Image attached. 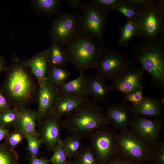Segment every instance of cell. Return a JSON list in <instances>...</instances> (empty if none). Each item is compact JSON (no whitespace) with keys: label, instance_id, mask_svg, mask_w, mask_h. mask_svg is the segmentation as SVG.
I'll list each match as a JSON object with an SVG mask.
<instances>
[{"label":"cell","instance_id":"6da1fadb","mask_svg":"<svg viewBox=\"0 0 164 164\" xmlns=\"http://www.w3.org/2000/svg\"><path fill=\"white\" fill-rule=\"evenodd\" d=\"M25 61L13 55L1 90L12 107L27 108L37 101L39 85Z\"/></svg>","mask_w":164,"mask_h":164},{"label":"cell","instance_id":"7a4b0ae2","mask_svg":"<svg viewBox=\"0 0 164 164\" xmlns=\"http://www.w3.org/2000/svg\"><path fill=\"white\" fill-rule=\"evenodd\" d=\"M103 110L102 106L89 99L66 116L62 121V127L70 135L82 139L88 137L94 130L110 123Z\"/></svg>","mask_w":164,"mask_h":164},{"label":"cell","instance_id":"3957f363","mask_svg":"<svg viewBox=\"0 0 164 164\" xmlns=\"http://www.w3.org/2000/svg\"><path fill=\"white\" fill-rule=\"evenodd\" d=\"M103 39L80 32L66 46L69 62L80 73L96 67L101 59Z\"/></svg>","mask_w":164,"mask_h":164},{"label":"cell","instance_id":"277c9868","mask_svg":"<svg viewBox=\"0 0 164 164\" xmlns=\"http://www.w3.org/2000/svg\"><path fill=\"white\" fill-rule=\"evenodd\" d=\"M164 37L145 40L134 48V54L145 71L151 76V82L164 90Z\"/></svg>","mask_w":164,"mask_h":164},{"label":"cell","instance_id":"5b68a950","mask_svg":"<svg viewBox=\"0 0 164 164\" xmlns=\"http://www.w3.org/2000/svg\"><path fill=\"white\" fill-rule=\"evenodd\" d=\"M132 20L138 26L136 36L149 41L164 37V1L155 0L148 8L137 12Z\"/></svg>","mask_w":164,"mask_h":164},{"label":"cell","instance_id":"8992f818","mask_svg":"<svg viewBox=\"0 0 164 164\" xmlns=\"http://www.w3.org/2000/svg\"><path fill=\"white\" fill-rule=\"evenodd\" d=\"M116 146L118 155L138 164L151 162L152 146L141 138L130 129L117 134Z\"/></svg>","mask_w":164,"mask_h":164},{"label":"cell","instance_id":"52a82bcc","mask_svg":"<svg viewBox=\"0 0 164 164\" xmlns=\"http://www.w3.org/2000/svg\"><path fill=\"white\" fill-rule=\"evenodd\" d=\"M81 15L78 12L59 13L48 31L52 40L66 46L80 31Z\"/></svg>","mask_w":164,"mask_h":164},{"label":"cell","instance_id":"ba28073f","mask_svg":"<svg viewBox=\"0 0 164 164\" xmlns=\"http://www.w3.org/2000/svg\"><path fill=\"white\" fill-rule=\"evenodd\" d=\"M81 8L80 32L103 39L109 11L92 0Z\"/></svg>","mask_w":164,"mask_h":164},{"label":"cell","instance_id":"9c48e42d","mask_svg":"<svg viewBox=\"0 0 164 164\" xmlns=\"http://www.w3.org/2000/svg\"><path fill=\"white\" fill-rule=\"evenodd\" d=\"M133 61L125 54L103 48L101 57L97 68V76L111 80L131 67Z\"/></svg>","mask_w":164,"mask_h":164},{"label":"cell","instance_id":"30bf717a","mask_svg":"<svg viewBox=\"0 0 164 164\" xmlns=\"http://www.w3.org/2000/svg\"><path fill=\"white\" fill-rule=\"evenodd\" d=\"M117 134L114 128L104 126L88 136L91 146L100 164H105L117 155L116 146Z\"/></svg>","mask_w":164,"mask_h":164},{"label":"cell","instance_id":"8fae6325","mask_svg":"<svg viewBox=\"0 0 164 164\" xmlns=\"http://www.w3.org/2000/svg\"><path fill=\"white\" fill-rule=\"evenodd\" d=\"M61 118L50 113L38 123V137L49 151H53L60 140Z\"/></svg>","mask_w":164,"mask_h":164},{"label":"cell","instance_id":"7c38bea8","mask_svg":"<svg viewBox=\"0 0 164 164\" xmlns=\"http://www.w3.org/2000/svg\"><path fill=\"white\" fill-rule=\"evenodd\" d=\"M163 127L162 121L158 119L139 116L132 118L129 126L134 133L152 146L158 142Z\"/></svg>","mask_w":164,"mask_h":164},{"label":"cell","instance_id":"4fadbf2b","mask_svg":"<svg viewBox=\"0 0 164 164\" xmlns=\"http://www.w3.org/2000/svg\"><path fill=\"white\" fill-rule=\"evenodd\" d=\"M145 72L141 67H130L112 81L111 87L125 96L132 93L143 86V75Z\"/></svg>","mask_w":164,"mask_h":164},{"label":"cell","instance_id":"5bb4252c","mask_svg":"<svg viewBox=\"0 0 164 164\" xmlns=\"http://www.w3.org/2000/svg\"><path fill=\"white\" fill-rule=\"evenodd\" d=\"M59 94L57 87L52 84L46 78L43 82L39 85L37 100L38 106L36 111V121L38 123L51 113Z\"/></svg>","mask_w":164,"mask_h":164},{"label":"cell","instance_id":"9a60e30c","mask_svg":"<svg viewBox=\"0 0 164 164\" xmlns=\"http://www.w3.org/2000/svg\"><path fill=\"white\" fill-rule=\"evenodd\" d=\"M130 105L126 101L108 105L105 113L110 123H111L116 131L120 132L128 129L132 118Z\"/></svg>","mask_w":164,"mask_h":164},{"label":"cell","instance_id":"2e32d148","mask_svg":"<svg viewBox=\"0 0 164 164\" xmlns=\"http://www.w3.org/2000/svg\"><path fill=\"white\" fill-rule=\"evenodd\" d=\"M89 99V97L87 96H76L59 94L51 113L62 118L72 112Z\"/></svg>","mask_w":164,"mask_h":164},{"label":"cell","instance_id":"e0dca14e","mask_svg":"<svg viewBox=\"0 0 164 164\" xmlns=\"http://www.w3.org/2000/svg\"><path fill=\"white\" fill-rule=\"evenodd\" d=\"M131 114L134 116L149 117L158 119L162 116L161 100L157 98L144 97L142 102L137 106H130Z\"/></svg>","mask_w":164,"mask_h":164},{"label":"cell","instance_id":"ac0fdd59","mask_svg":"<svg viewBox=\"0 0 164 164\" xmlns=\"http://www.w3.org/2000/svg\"><path fill=\"white\" fill-rule=\"evenodd\" d=\"M25 63L39 85L40 84L46 79L48 68L47 49L37 53L31 58L25 60Z\"/></svg>","mask_w":164,"mask_h":164},{"label":"cell","instance_id":"d6986e66","mask_svg":"<svg viewBox=\"0 0 164 164\" xmlns=\"http://www.w3.org/2000/svg\"><path fill=\"white\" fill-rule=\"evenodd\" d=\"M86 90L87 95L92 100L97 102H105L109 93L112 90L106 80L97 76L86 77Z\"/></svg>","mask_w":164,"mask_h":164},{"label":"cell","instance_id":"ffe728a7","mask_svg":"<svg viewBox=\"0 0 164 164\" xmlns=\"http://www.w3.org/2000/svg\"><path fill=\"white\" fill-rule=\"evenodd\" d=\"M84 73H80L77 78L65 82L57 87L59 94L76 96H87L86 90L87 79Z\"/></svg>","mask_w":164,"mask_h":164},{"label":"cell","instance_id":"44dd1931","mask_svg":"<svg viewBox=\"0 0 164 164\" xmlns=\"http://www.w3.org/2000/svg\"><path fill=\"white\" fill-rule=\"evenodd\" d=\"M17 108L19 111V119L15 128L19 129L26 135H32L38 136L36 130V111L31 110L27 108Z\"/></svg>","mask_w":164,"mask_h":164},{"label":"cell","instance_id":"7402d4cb","mask_svg":"<svg viewBox=\"0 0 164 164\" xmlns=\"http://www.w3.org/2000/svg\"><path fill=\"white\" fill-rule=\"evenodd\" d=\"M48 51V67L65 68L69 62L67 51L64 46L52 40Z\"/></svg>","mask_w":164,"mask_h":164},{"label":"cell","instance_id":"603a6c76","mask_svg":"<svg viewBox=\"0 0 164 164\" xmlns=\"http://www.w3.org/2000/svg\"><path fill=\"white\" fill-rule=\"evenodd\" d=\"M59 0H33L31 1V7L37 12L45 17L57 15L62 6Z\"/></svg>","mask_w":164,"mask_h":164},{"label":"cell","instance_id":"cb8c5ba5","mask_svg":"<svg viewBox=\"0 0 164 164\" xmlns=\"http://www.w3.org/2000/svg\"><path fill=\"white\" fill-rule=\"evenodd\" d=\"M138 27L137 24L132 20H127L124 25L119 26L118 31L121 36L117 42V45L119 47H127L129 42L136 36Z\"/></svg>","mask_w":164,"mask_h":164},{"label":"cell","instance_id":"d4e9b609","mask_svg":"<svg viewBox=\"0 0 164 164\" xmlns=\"http://www.w3.org/2000/svg\"><path fill=\"white\" fill-rule=\"evenodd\" d=\"M71 74L70 72L65 68L49 67L47 71L46 78L52 84L58 87L64 84Z\"/></svg>","mask_w":164,"mask_h":164},{"label":"cell","instance_id":"484cf974","mask_svg":"<svg viewBox=\"0 0 164 164\" xmlns=\"http://www.w3.org/2000/svg\"><path fill=\"white\" fill-rule=\"evenodd\" d=\"M82 139L78 136L70 135L62 140L63 149L69 159H71L83 147Z\"/></svg>","mask_w":164,"mask_h":164},{"label":"cell","instance_id":"4316f807","mask_svg":"<svg viewBox=\"0 0 164 164\" xmlns=\"http://www.w3.org/2000/svg\"><path fill=\"white\" fill-rule=\"evenodd\" d=\"M73 157L75 164H100L91 146L83 147Z\"/></svg>","mask_w":164,"mask_h":164},{"label":"cell","instance_id":"83f0119b","mask_svg":"<svg viewBox=\"0 0 164 164\" xmlns=\"http://www.w3.org/2000/svg\"><path fill=\"white\" fill-rule=\"evenodd\" d=\"M19 119L18 109L12 107L1 112L0 114V122L4 127L7 125L15 128L18 123Z\"/></svg>","mask_w":164,"mask_h":164},{"label":"cell","instance_id":"f1b7e54d","mask_svg":"<svg viewBox=\"0 0 164 164\" xmlns=\"http://www.w3.org/2000/svg\"><path fill=\"white\" fill-rule=\"evenodd\" d=\"M19 156L14 149L0 147V164H19Z\"/></svg>","mask_w":164,"mask_h":164},{"label":"cell","instance_id":"f546056e","mask_svg":"<svg viewBox=\"0 0 164 164\" xmlns=\"http://www.w3.org/2000/svg\"><path fill=\"white\" fill-rule=\"evenodd\" d=\"M27 143L28 154L29 158L38 157L41 145L43 144L38 136L26 135V138Z\"/></svg>","mask_w":164,"mask_h":164},{"label":"cell","instance_id":"4dcf8cb0","mask_svg":"<svg viewBox=\"0 0 164 164\" xmlns=\"http://www.w3.org/2000/svg\"><path fill=\"white\" fill-rule=\"evenodd\" d=\"M7 136L8 147L15 150L23 140L26 138V135L17 128H14Z\"/></svg>","mask_w":164,"mask_h":164},{"label":"cell","instance_id":"1f68e13d","mask_svg":"<svg viewBox=\"0 0 164 164\" xmlns=\"http://www.w3.org/2000/svg\"><path fill=\"white\" fill-rule=\"evenodd\" d=\"M151 162L153 164H164L163 142H158L152 146Z\"/></svg>","mask_w":164,"mask_h":164},{"label":"cell","instance_id":"d6a6232c","mask_svg":"<svg viewBox=\"0 0 164 164\" xmlns=\"http://www.w3.org/2000/svg\"><path fill=\"white\" fill-rule=\"evenodd\" d=\"M53 152V154L50 159L51 163L53 164H63L67 160V157L63 147L62 140H60Z\"/></svg>","mask_w":164,"mask_h":164},{"label":"cell","instance_id":"836d02e7","mask_svg":"<svg viewBox=\"0 0 164 164\" xmlns=\"http://www.w3.org/2000/svg\"><path fill=\"white\" fill-rule=\"evenodd\" d=\"M118 12L125 16L127 20H132L137 14V12L128 4L125 2L115 6L112 10Z\"/></svg>","mask_w":164,"mask_h":164},{"label":"cell","instance_id":"e575fe53","mask_svg":"<svg viewBox=\"0 0 164 164\" xmlns=\"http://www.w3.org/2000/svg\"><path fill=\"white\" fill-rule=\"evenodd\" d=\"M155 0H126V2L137 12L148 8L155 2Z\"/></svg>","mask_w":164,"mask_h":164},{"label":"cell","instance_id":"d590c367","mask_svg":"<svg viewBox=\"0 0 164 164\" xmlns=\"http://www.w3.org/2000/svg\"><path fill=\"white\" fill-rule=\"evenodd\" d=\"M143 86L140 87L134 92L124 96V101H129L133 106H137L142 101L144 96L143 94Z\"/></svg>","mask_w":164,"mask_h":164},{"label":"cell","instance_id":"8d00e7d4","mask_svg":"<svg viewBox=\"0 0 164 164\" xmlns=\"http://www.w3.org/2000/svg\"><path fill=\"white\" fill-rule=\"evenodd\" d=\"M94 3L109 11L116 5L125 2V0H92Z\"/></svg>","mask_w":164,"mask_h":164},{"label":"cell","instance_id":"74e56055","mask_svg":"<svg viewBox=\"0 0 164 164\" xmlns=\"http://www.w3.org/2000/svg\"><path fill=\"white\" fill-rule=\"evenodd\" d=\"M105 164H138L129 159L118 155L113 157Z\"/></svg>","mask_w":164,"mask_h":164},{"label":"cell","instance_id":"f35d334b","mask_svg":"<svg viewBox=\"0 0 164 164\" xmlns=\"http://www.w3.org/2000/svg\"><path fill=\"white\" fill-rule=\"evenodd\" d=\"M11 106L0 89V112L11 108Z\"/></svg>","mask_w":164,"mask_h":164},{"label":"cell","instance_id":"ab89813d","mask_svg":"<svg viewBox=\"0 0 164 164\" xmlns=\"http://www.w3.org/2000/svg\"><path fill=\"white\" fill-rule=\"evenodd\" d=\"M29 164H50L51 162L50 159L43 157H36L28 158Z\"/></svg>","mask_w":164,"mask_h":164},{"label":"cell","instance_id":"60d3db41","mask_svg":"<svg viewBox=\"0 0 164 164\" xmlns=\"http://www.w3.org/2000/svg\"><path fill=\"white\" fill-rule=\"evenodd\" d=\"M67 1L71 8H76L80 7L81 8L84 6V5L81 3V1L80 0H67Z\"/></svg>","mask_w":164,"mask_h":164},{"label":"cell","instance_id":"b9f144b4","mask_svg":"<svg viewBox=\"0 0 164 164\" xmlns=\"http://www.w3.org/2000/svg\"><path fill=\"white\" fill-rule=\"evenodd\" d=\"M7 67L6 66V62L3 57L0 55V73L4 72H6Z\"/></svg>","mask_w":164,"mask_h":164},{"label":"cell","instance_id":"7bdbcfd3","mask_svg":"<svg viewBox=\"0 0 164 164\" xmlns=\"http://www.w3.org/2000/svg\"><path fill=\"white\" fill-rule=\"evenodd\" d=\"M9 131L5 127H0V141L7 136Z\"/></svg>","mask_w":164,"mask_h":164},{"label":"cell","instance_id":"ee69618b","mask_svg":"<svg viewBox=\"0 0 164 164\" xmlns=\"http://www.w3.org/2000/svg\"><path fill=\"white\" fill-rule=\"evenodd\" d=\"M63 164H75L73 160L71 159H69L67 160V161Z\"/></svg>","mask_w":164,"mask_h":164}]
</instances>
